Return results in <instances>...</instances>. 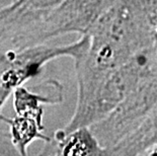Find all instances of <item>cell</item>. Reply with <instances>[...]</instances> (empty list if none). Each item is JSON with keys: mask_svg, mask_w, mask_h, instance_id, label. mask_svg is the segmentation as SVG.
<instances>
[{"mask_svg": "<svg viewBox=\"0 0 157 156\" xmlns=\"http://www.w3.org/2000/svg\"><path fill=\"white\" fill-rule=\"evenodd\" d=\"M157 146V104L144 122L112 148L105 149V156H140Z\"/></svg>", "mask_w": 157, "mask_h": 156, "instance_id": "4", "label": "cell"}, {"mask_svg": "<svg viewBox=\"0 0 157 156\" xmlns=\"http://www.w3.org/2000/svg\"><path fill=\"white\" fill-rule=\"evenodd\" d=\"M153 19V25H154V29H155V34H156V44H157V12H155L152 16Z\"/></svg>", "mask_w": 157, "mask_h": 156, "instance_id": "8", "label": "cell"}, {"mask_svg": "<svg viewBox=\"0 0 157 156\" xmlns=\"http://www.w3.org/2000/svg\"><path fill=\"white\" fill-rule=\"evenodd\" d=\"M43 115H15L13 118L2 116V123L8 125L9 136L13 146L21 156H28L26 148L35 140H43L45 143L52 138L44 134V126L42 124Z\"/></svg>", "mask_w": 157, "mask_h": 156, "instance_id": "5", "label": "cell"}, {"mask_svg": "<svg viewBox=\"0 0 157 156\" xmlns=\"http://www.w3.org/2000/svg\"><path fill=\"white\" fill-rule=\"evenodd\" d=\"M137 1L151 16L157 12V0H137Z\"/></svg>", "mask_w": 157, "mask_h": 156, "instance_id": "7", "label": "cell"}, {"mask_svg": "<svg viewBox=\"0 0 157 156\" xmlns=\"http://www.w3.org/2000/svg\"><path fill=\"white\" fill-rule=\"evenodd\" d=\"M60 2L61 0H14L0 8V51L12 50L16 42Z\"/></svg>", "mask_w": 157, "mask_h": 156, "instance_id": "3", "label": "cell"}, {"mask_svg": "<svg viewBox=\"0 0 157 156\" xmlns=\"http://www.w3.org/2000/svg\"><path fill=\"white\" fill-rule=\"evenodd\" d=\"M54 140L58 156H105V149L98 143L89 127L78 128L68 134H62L59 130Z\"/></svg>", "mask_w": 157, "mask_h": 156, "instance_id": "6", "label": "cell"}, {"mask_svg": "<svg viewBox=\"0 0 157 156\" xmlns=\"http://www.w3.org/2000/svg\"><path fill=\"white\" fill-rule=\"evenodd\" d=\"M157 104V71L146 76L101 121L89 129L98 143L109 149L139 127Z\"/></svg>", "mask_w": 157, "mask_h": 156, "instance_id": "2", "label": "cell"}, {"mask_svg": "<svg viewBox=\"0 0 157 156\" xmlns=\"http://www.w3.org/2000/svg\"><path fill=\"white\" fill-rule=\"evenodd\" d=\"M157 71V45L137 53L117 68L84 104L75 108L71 120L62 134L90 127L105 118L143 78Z\"/></svg>", "mask_w": 157, "mask_h": 156, "instance_id": "1", "label": "cell"}]
</instances>
